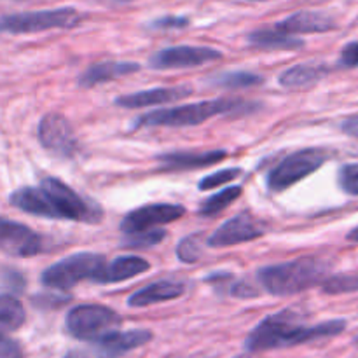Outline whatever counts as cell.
Wrapping results in <instances>:
<instances>
[{
  "label": "cell",
  "mask_w": 358,
  "mask_h": 358,
  "mask_svg": "<svg viewBox=\"0 0 358 358\" xmlns=\"http://www.w3.org/2000/svg\"><path fill=\"white\" fill-rule=\"evenodd\" d=\"M346 320L322 322L317 325H304L301 315L292 310H283L280 313L266 317L245 339V350L250 353L269 352V350L290 348V346L306 345L339 336L345 332Z\"/></svg>",
  "instance_id": "obj_1"
},
{
  "label": "cell",
  "mask_w": 358,
  "mask_h": 358,
  "mask_svg": "<svg viewBox=\"0 0 358 358\" xmlns=\"http://www.w3.org/2000/svg\"><path fill=\"white\" fill-rule=\"evenodd\" d=\"M331 269V261L317 255H308L296 261L261 268L257 271V278L271 296L287 297L320 285Z\"/></svg>",
  "instance_id": "obj_2"
},
{
  "label": "cell",
  "mask_w": 358,
  "mask_h": 358,
  "mask_svg": "<svg viewBox=\"0 0 358 358\" xmlns=\"http://www.w3.org/2000/svg\"><path fill=\"white\" fill-rule=\"evenodd\" d=\"M261 105L255 101L241 100H206L198 103L180 105L171 108H157V110L147 112L135 119V128H154V126H168V128H184V126H198L208 119L220 114H248V112L259 110Z\"/></svg>",
  "instance_id": "obj_3"
},
{
  "label": "cell",
  "mask_w": 358,
  "mask_h": 358,
  "mask_svg": "<svg viewBox=\"0 0 358 358\" xmlns=\"http://www.w3.org/2000/svg\"><path fill=\"white\" fill-rule=\"evenodd\" d=\"M107 266V259L93 252H80V254L69 255L56 264L49 266L41 276L42 285L48 289L65 290L73 289L80 282L100 283L101 275Z\"/></svg>",
  "instance_id": "obj_4"
},
{
  "label": "cell",
  "mask_w": 358,
  "mask_h": 358,
  "mask_svg": "<svg viewBox=\"0 0 358 358\" xmlns=\"http://www.w3.org/2000/svg\"><path fill=\"white\" fill-rule=\"evenodd\" d=\"M41 189L44 191L49 205H51L55 219H66L73 222L96 224L103 219V212L96 203H91L77 194L70 185L59 178L48 177L42 180Z\"/></svg>",
  "instance_id": "obj_5"
},
{
  "label": "cell",
  "mask_w": 358,
  "mask_h": 358,
  "mask_svg": "<svg viewBox=\"0 0 358 358\" xmlns=\"http://www.w3.org/2000/svg\"><path fill=\"white\" fill-rule=\"evenodd\" d=\"M83 16L73 7L59 9L28 10V13L6 14L0 16V31L3 34H38L55 28H73L80 23Z\"/></svg>",
  "instance_id": "obj_6"
},
{
  "label": "cell",
  "mask_w": 358,
  "mask_h": 358,
  "mask_svg": "<svg viewBox=\"0 0 358 358\" xmlns=\"http://www.w3.org/2000/svg\"><path fill=\"white\" fill-rule=\"evenodd\" d=\"M121 315L101 304H80L66 315L65 329L79 341L94 343L121 325Z\"/></svg>",
  "instance_id": "obj_7"
},
{
  "label": "cell",
  "mask_w": 358,
  "mask_h": 358,
  "mask_svg": "<svg viewBox=\"0 0 358 358\" xmlns=\"http://www.w3.org/2000/svg\"><path fill=\"white\" fill-rule=\"evenodd\" d=\"M327 159L329 154L317 147L296 150L273 168L271 173L268 175V189L273 192L287 191L297 182L304 180L311 173L320 170Z\"/></svg>",
  "instance_id": "obj_8"
},
{
  "label": "cell",
  "mask_w": 358,
  "mask_h": 358,
  "mask_svg": "<svg viewBox=\"0 0 358 358\" xmlns=\"http://www.w3.org/2000/svg\"><path fill=\"white\" fill-rule=\"evenodd\" d=\"M222 56L219 49L201 48V45H173V48L161 49L156 55L150 56L149 65L156 70L187 69V66L219 62Z\"/></svg>",
  "instance_id": "obj_9"
},
{
  "label": "cell",
  "mask_w": 358,
  "mask_h": 358,
  "mask_svg": "<svg viewBox=\"0 0 358 358\" xmlns=\"http://www.w3.org/2000/svg\"><path fill=\"white\" fill-rule=\"evenodd\" d=\"M38 142L45 150L58 154L62 157H70L77 152V138L69 119L62 114H45L38 122Z\"/></svg>",
  "instance_id": "obj_10"
},
{
  "label": "cell",
  "mask_w": 358,
  "mask_h": 358,
  "mask_svg": "<svg viewBox=\"0 0 358 358\" xmlns=\"http://www.w3.org/2000/svg\"><path fill=\"white\" fill-rule=\"evenodd\" d=\"M185 215V208L182 205L171 203H152V205L140 206L133 210L122 219L121 231L124 234L138 233V231L156 229L157 226H164L178 220Z\"/></svg>",
  "instance_id": "obj_11"
},
{
  "label": "cell",
  "mask_w": 358,
  "mask_h": 358,
  "mask_svg": "<svg viewBox=\"0 0 358 358\" xmlns=\"http://www.w3.org/2000/svg\"><path fill=\"white\" fill-rule=\"evenodd\" d=\"M42 238L24 224L0 217V252L10 257L27 259L41 254Z\"/></svg>",
  "instance_id": "obj_12"
},
{
  "label": "cell",
  "mask_w": 358,
  "mask_h": 358,
  "mask_svg": "<svg viewBox=\"0 0 358 358\" xmlns=\"http://www.w3.org/2000/svg\"><path fill=\"white\" fill-rule=\"evenodd\" d=\"M266 227L255 220L250 213H238L233 219L226 220L219 229L206 240V245L213 248H226L233 245L247 243L264 236Z\"/></svg>",
  "instance_id": "obj_13"
},
{
  "label": "cell",
  "mask_w": 358,
  "mask_h": 358,
  "mask_svg": "<svg viewBox=\"0 0 358 358\" xmlns=\"http://www.w3.org/2000/svg\"><path fill=\"white\" fill-rule=\"evenodd\" d=\"M149 341H152V332L145 331V329H135V331L126 332H119L115 329V331L108 332L103 338L94 341L93 350L101 358H119L131 350L147 345Z\"/></svg>",
  "instance_id": "obj_14"
},
{
  "label": "cell",
  "mask_w": 358,
  "mask_h": 358,
  "mask_svg": "<svg viewBox=\"0 0 358 358\" xmlns=\"http://www.w3.org/2000/svg\"><path fill=\"white\" fill-rule=\"evenodd\" d=\"M192 93L191 86H171V87H152V90L136 91V93L124 94L115 98L114 103L122 108H145L157 107V105L171 103V101L187 98Z\"/></svg>",
  "instance_id": "obj_15"
},
{
  "label": "cell",
  "mask_w": 358,
  "mask_h": 358,
  "mask_svg": "<svg viewBox=\"0 0 358 358\" xmlns=\"http://www.w3.org/2000/svg\"><path fill=\"white\" fill-rule=\"evenodd\" d=\"M338 27L334 17L322 10H297L285 20L278 21L275 28L285 34H325Z\"/></svg>",
  "instance_id": "obj_16"
},
{
  "label": "cell",
  "mask_w": 358,
  "mask_h": 358,
  "mask_svg": "<svg viewBox=\"0 0 358 358\" xmlns=\"http://www.w3.org/2000/svg\"><path fill=\"white\" fill-rule=\"evenodd\" d=\"M140 65L135 62H101L87 66L79 76L80 87H94L100 84L110 83V80L119 79V77L131 76L138 72Z\"/></svg>",
  "instance_id": "obj_17"
},
{
  "label": "cell",
  "mask_w": 358,
  "mask_h": 358,
  "mask_svg": "<svg viewBox=\"0 0 358 358\" xmlns=\"http://www.w3.org/2000/svg\"><path fill=\"white\" fill-rule=\"evenodd\" d=\"M185 294V285L180 282H173V280H161V282H154L150 285L143 287V289L136 290L135 294L128 297V306L131 308H143L150 306V304L164 303V301L178 299Z\"/></svg>",
  "instance_id": "obj_18"
},
{
  "label": "cell",
  "mask_w": 358,
  "mask_h": 358,
  "mask_svg": "<svg viewBox=\"0 0 358 358\" xmlns=\"http://www.w3.org/2000/svg\"><path fill=\"white\" fill-rule=\"evenodd\" d=\"M227 157L226 150H206V152H168L157 156V161L163 164L164 170H198L210 166Z\"/></svg>",
  "instance_id": "obj_19"
},
{
  "label": "cell",
  "mask_w": 358,
  "mask_h": 358,
  "mask_svg": "<svg viewBox=\"0 0 358 358\" xmlns=\"http://www.w3.org/2000/svg\"><path fill=\"white\" fill-rule=\"evenodd\" d=\"M248 42L254 48L264 49V51H297L304 48L303 38L296 35L280 31L278 28H259L248 35Z\"/></svg>",
  "instance_id": "obj_20"
},
{
  "label": "cell",
  "mask_w": 358,
  "mask_h": 358,
  "mask_svg": "<svg viewBox=\"0 0 358 358\" xmlns=\"http://www.w3.org/2000/svg\"><path fill=\"white\" fill-rule=\"evenodd\" d=\"M150 269V262L136 255H122V257L114 259L105 266V271L101 275L100 285H107V283H119L131 280L135 276L147 273Z\"/></svg>",
  "instance_id": "obj_21"
},
{
  "label": "cell",
  "mask_w": 358,
  "mask_h": 358,
  "mask_svg": "<svg viewBox=\"0 0 358 358\" xmlns=\"http://www.w3.org/2000/svg\"><path fill=\"white\" fill-rule=\"evenodd\" d=\"M331 73V69L327 65H311V63H304V65H296L287 69L280 76V84L287 90H303V87L311 86V84L318 83L324 77Z\"/></svg>",
  "instance_id": "obj_22"
},
{
  "label": "cell",
  "mask_w": 358,
  "mask_h": 358,
  "mask_svg": "<svg viewBox=\"0 0 358 358\" xmlns=\"http://www.w3.org/2000/svg\"><path fill=\"white\" fill-rule=\"evenodd\" d=\"M24 308L13 294L0 296V334L17 331L24 324Z\"/></svg>",
  "instance_id": "obj_23"
},
{
  "label": "cell",
  "mask_w": 358,
  "mask_h": 358,
  "mask_svg": "<svg viewBox=\"0 0 358 358\" xmlns=\"http://www.w3.org/2000/svg\"><path fill=\"white\" fill-rule=\"evenodd\" d=\"M212 84L226 90H245V87H255L264 84V77L254 72H245V70H236V72L219 73L212 79Z\"/></svg>",
  "instance_id": "obj_24"
},
{
  "label": "cell",
  "mask_w": 358,
  "mask_h": 358,
  "mask_svg": "<svg viewBox=\"0 0 358 358\" xmlns=\"http://www.w3.org/2000/svg\"><path fill=\"white\" fill-rule=\"evenodd\" d=\"M241 192H243V187H240V185H233V187L222 189V191L215 192V194H212L210 198H206L205 201L201 203V206H199V213L205 217L217 215V213H220L222 210H226L231 203L236 201V199L241 196Z\"/></svg>",
  "instance_id": "obj_25"
},
{
  "label": "cell",
  "mask_w": 358,
  "mask_h": 358,
  "mask_svg": "<svg viewBox=\"0 0 358 358\" xmlns=\"http://www.w3.org/2000/svg\"><path fill=\"white\" fill-rule=\"evenodd\" d=\"M320 285L324 292L331 294V296L358 292V273H343V275L327 276Z\"/></svg>",
  "instance_id": "obj_26"
},
{
  "label": "cell",
  "mask_w": 358,
  "mask_h": 358,
  "mask_svg": "<svg viewBox=\"0 0 358 358\" xmlns=\"http://www.w3.org/2000/svg\"><path fill=\"white\" fill-rule=\"evenodd\" d=\"M164 238H166V231L147 229L138 231V233L126 234V238L122 240V245H124L126 248H140V250H145V248L159 245Z\"/></svg>",
  "instance_id": "obj_27"
},
{
  "label": "cell",
  "mask_w": 358,
  "mask_h": 358,
  "mask_svg": "<svg viewBox=\"0 0 358 358\" xmlns=\"http://www.w3.org/2000/svg\"><path fill=\"white\" fill-rule=\"evenodd\" d=\"M203 248L201 243H199L198 234H191V236H185L184 240L178 243L177 247V257L180 259L185 264H194L201 259Z\"/></svg>",
  "instance_id": "obj_28"
},
{
  "label": "cell",
  "mask_w": 358,
  "mask_h": 358,
  "mask_svg": "<svg viewBox=\"0 0 358 358\" xmlns=\"http://www.w3.org/2000/svg\"><path fill=\"white\" fill-rule=\"evenodd\" d=\"M240 175H241L240 168H226V170H220L212 175H206L205 178H201L198 187L201 189V191H212V189L219 187V185L234 180V178L240 177Z\"/></svg>",
  "instance_id": "obj_29"
},
{
  "label": "cell",
  "mask_w": 358,
  "mask_h": 358,
  "mask_svg": "<svg viewBox=\"0 0 358 358\" xmlns=\"http://www.w3.org/2000/svg\"><path fill=\"white\" fill-rule=\"evenodd\" d=\"M339 187L346 192V194L358 196V163L343 164L339 168L338 173Z\"/></svg>",
  "instance_id": "obj_30"
},
{
  "label": "cell",
  "mask_w": 358,
  "mask_h": 358,
  "mask_svg": "<svg viewBox=\"0 0 358 358\" xmlns=\"http://www.w3.org/2000/svg\"><path fill=\"white\" fill-rule=\"evenodd\" d=\"M0 283L10 294H21L27 287V280L21 271L14 268H2L0 269Z\"/></svg>",
  "instance_id": "obj_31"
},
{
  "label": "cell",
  "mask_w": 358,
  "mask_h": 358,
  "mask_svg": "<svg viewBox=\"0 0 358 358\" xmlns=\"http://www.w3.org/2000/svg\"><path fill=\"white\" fill-rule=\"evenodd\" d=\"M59 290H55V292H45V294H38L35 296L34 304L38 308H45V310H51V308H59L63 304H66L70 301V296H65V294H56Z\"/></svg>",
  "instance_id": "obj_32"
},
{
  "label": "cell",
  "mask_w": 358,
  "mask_h": 358,
  "mask_svg": "<svg viewBox=\"0 0 358 358\" xmlns=\"http://www.w3.org/2000/svg\"><path fill=\"white\" fill-rule=\"evenodd\" d=\"M189 20L184 16H164L152 21L150 27L156 28V30H177V28H185Z\"/></svg>",
  "instance_id": "obj_33"
},
{
  "label": "cell",
  "mask_w": 358,
  "mask_h": 358,
  "mask_svg": "<svg viewBox=\"0 0 358 358\" xmlns=\"http://www.w3.org/2000/svg\"><path fill=\"white\" fill-rule=\"evenodd\" d=\"M0 358H23V348L17 341L0 334Z\"/></svg>",
  "instance_id": "obj_34"
},
{
  "label": "cell",
  "mask_w": 358,
  "mask_h": 358,
  "mask_svg": "<svg viewBox=\"0 0 358 358\" xmlns=\"http://www.w3.org/2000/svg\"><path fill=\"white\" fill-rule=\"evenodd\" d=\"M339 65L346 66V69H358V41L350 42L343 48Z\"/></svg>",
  "instance_id": "obj_35"
},
{
  "label": "cell",
  "mask_w": 358,
  "mask_h": 358,
  "mask_svg": "<svg viewBox=\"0 0 358 358\" xmlns=\"http://www.w3.org/2000/svg\"><path fill=\"white\" fill-rule=\"evenodd\" d=\"M229 294L238 299H254L259 296L257 290L252 285H248L247 282H234L229 285Z\"/></svg>",
  "instance_id": "obj_36"
},
{
  "label": "cell",
  "mask_w": 358,
  "mask_h": 358,
  "mask_svg": "<svg viewBox=\"0 0 358 358\" xmlns=\"http://www.w3.org/2000/svg\"><path fill=\"white\" fill-rule=\"evenodd\" d=\"M341 129L350 136H357L358 138V115H352V117L345 119L341 122Z\"/></svg>",
  "instance_id": "obj_37"
},
{
  "label": "cell",
  "mask_w": 358,
  "mask_h": 358,
  "mask_svg": "<svg viewBox=\"0 0 358 358\" xmlns=\"http://www.w3.org/2000/svg\"><path fill=\"white\" fill-rule=\"evenodd\" d=\"M65 358H101L94 350H72L65 355Z\"/></svg>",
  "instance_id": "obj_38"
},
{
  "label": "cell",
  "mask_w": 358,
  "mask_h": 358,
  "mask_svg": "<svg viewBox=\"0 0 358 358\" xmlns=\"http://www.w3.org/2000/svg\"><path fill=\"white\" fill-rule=\"evenodd\" d=\"M346 240L353 241V243H358V226L353 227V229L346 234Z\"/></svg>",
  "instance_id": "obj_39"
},
{
  "label": "cell",
  "mask_w": 358,
  "mask_h": 358,
  "mask_svg": "<svg viewBox=\"0 0 358 358\" xmlns=\"http://www.w3.org/2000/svg\"><path fill=\"white\" fill-rule=\"evenodd\" d=\"M353 345H355V346H357V348H358V336H357V338H355V339H353Z\"/></svg>",
  "instance_id": "obj_40"
},
{
  "label": "cell",
  "mask_w": 358,
  "mask_h": 358,
  "mask_svg": "<svg viewBox=\"0 0 358 358\" xmlns=\"http://www.w3.org/2000/svg\"><path fill=\"white\" fill-rule=\"evenodd\" d=\"M119 2H129V0H119Z\"/></svg>",
  "instance_id": "obj_41"
},
{
  "label": "cell",
  "mask_w": 358,
  "mask_h": 358,
  "mask_svg": "<svg viewBox=\"0 0 358 358\" xmlns=\"http://www.w3.org/2000/svg\"><path fill=\"white\" fill-rule=\"evenodd\" d=\"M236 358H248V357H236Z\"/></svg>",
  "instance_id": "obj_42"
}]
</instances>
